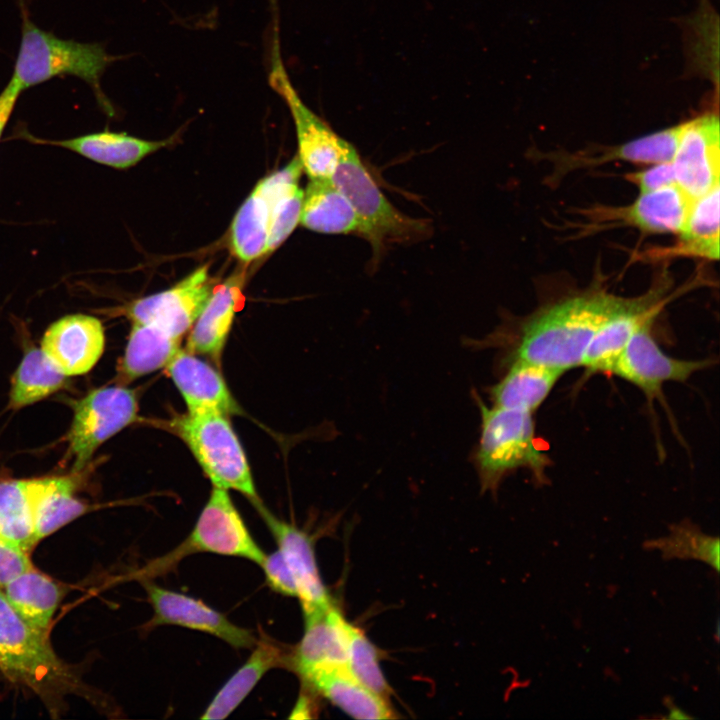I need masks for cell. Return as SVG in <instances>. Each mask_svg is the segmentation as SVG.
Listing matches in <instances>:
<instances>
[{
	"label": "cell",
	"instance_id": "cell-1",
	"mask_svg": "<svg viewBox=\"0 0 720 720\" xmlns=\"http://www.w3.org/2000/svg\"><path fill=\"white\" fill-rule=\"evenodd\" d=\"M622 298L589 290L543 307L514 326H503L473 346L502 347L506 363L526 361L566 372L581 367L588 346Z\"/></svg>",
	"mask_w": 720,
	"mask_h": 720
},
{
	"label": "cell",
	"instance_id": "cell-2",
	"mask_svg": "<svg viewBox=\"0 0 720 720\" xmlns=\"http://www.w3.org/2000/svg\"><path fill=\"white\" fill-rule=\"evenodd\" d=\"M0 670L35 693L51 711L69 694L89 697L87 686L54 652L48 634L30 625L0 589Z\"/></svg>",
	"mask_w": 720,
	"mask_h": 720
},
{
	"label": "cell",
	"instance_id": "cell-3",
	"mask_svg": "<svg viewBox=\"0 0 720 720\" xmlns=\"http://www.w3.org/2000/svg\"><path fill=\"white\" fill-rule=\"evenodd\" d=\"M20 2L21 39L10 80L24 91L55 77L74 76L90 86L104 109H110L100 82L106 69L120 57L109 54L100 43L62 39L37 27Z\"/></svg>",
	"mask_w": 720,
	"mask_h": 720
},
{
	"label": "cell",
	"instance_id": "cell-4",
	"mask_svg": "<svg viewBox=\"0 0 720 720\" xmlns=\"http://www.w3.org/2000/svg\"><path fill=\"white\" fill-rule=\"evenodd\" d=\"M481 414V433L473 460L482 491L496 493L502 480L518 469H527L537 486L549 483L550 457L536 438L533 413L487 407L475 394Z\"/></svg>",
	"mask_w": 720,
	"mask_h": 720
},
{
	"label": "cell",
	"instance_id": "cell-5",
	"mask_svg": "<svg viewBox=\"0 0 720 720\" xmlns=\"http://www.w3.org/2000/svg\"><path fill=\"white\" fill-rule=\"evenodd\" d=\"M330 179L351 203L358 236L370 244L375 262L390 246L414 243L431 234L429 220L406 215L390 202L350 142Z\"/></svg>",
	"mask_w": 720,
	"mask_h": 720
},
{
	"label": "cell",
	"instance_id": "cell-6",
	"mask_svg": "<svg viewBox=\"0 0 720 720\" xmlns=\"http://www.w3.org/2000/svg\"><path fill=\"white\" fill-rule=\"evenodd\" d=\"M195 553L239 557L261 564L265 553L254 540L226 489L213 487L192 531L177 547L154 559L136 575L150 579Z\"/></svg>",
	"mask_w": 720,
	"mask_h": 720
},
{
	"label": "cell",
	"instance_id": "cell-7",
	"mask_svg": "<svg viewBox=\"0 0 720 720\" xmlns=\"http://www.w3.org/2000/svg\"><path fill=\"white\" fill-rule=\"evenodd\" d=\"M171 426L213 487L235 490L252 504L260 501L245 452L228 416L187 412L176 417Z\"/></svg>",
	"mask_w": 720,
	"mask_h": 720
},
{
	"label": "cell",
	"instance_id": "cell-8",
	"mask_svg": "<svg viewBox=\"0 0 720 720\" xmlns=\"http://www.w3.org/2000/svg\"><path fill=\"white\" fill-rule=\"evenodd\" d=\"M138 411L135 391L124 385L100 387L73 402L67 435L72 471L85 470L100 445L138 421Z\"/></svg>",
	"mask_w": 720,
	"mask_h": 720
},
{
	"label": "cell",
	"instance_id": "cell-9",
	"mask_svg": "<svg viewBox=\"0 0 720 720\" xmlns=\"http://www.w3.org/2000/svg\"><path fill=\"white\" fill-rule=\"evenodd\" d=\"M272 46L268 81L286 102L295 124L298 158L311 178H330L348 141L309 109L292 85L281 58L278 30Z\"/></svg>",
	"mask_w": 720,
	"mask_h": 720
},
{
	"label": "cell",
	"instance_id": "cell-10",
	"mask_svg": "<svg viewBox=\"0 0 720 720\" xmlns=\"http://www.w3.org/2000/svg\"><path fill=\"white\" fill-rule=\"evenodd\" d=\"M652 325L650 322L632 335L610 371L641 390L650 404L663 398L665 383H685L713 364L711 359L686 360L666 354L652 335Z\"/></svg>",
	"mask_w": 720,
	"mask_h": 720
},
{
	"label": "cell",
	"instance_id": "cell-11",
	"mask_svg": "<svg viewBox=\"0 0 720 720\" xmlns=\"http://www.w3.org/2000/svg\"><path fill=\"white\" fill-rule=\"evenodd\" d=\"M213 288L209 265L204 264L173 287L125 305L119 314L132 323L152 325L182 339L203 310Z\"/></svg>",
	"mask_w": 720,
	"mask_h": 720
},
{
	"label": "cell",
	"instance_id": "cell-12",
	"mask_svg": "<svg viewBox=\"0 0 720 720\" xmlns=\"http://www.w3.org/2000/svg\"><path fill=\"white\" fill-rule=\"evenodd\" d=\"M677 185L693 201L720 184V124L709 112L683 122L671 160Z\"/></svg>",
	"mask_w": 720,
	"mask_h": 720
},
{
	"label": "cell",
	"instance_id": "cell-13",
	"mask_svg": "<svg viewBox=\"0 0 720 720\" xmlns=\"http://www.w3.org/2000/svg\"><path fill=\"white\" fill-rule=\"evenodd\" d=\"M153 609L149 627L176 625L215 636L236 649L253 648L257 638L252 631L232 623L224 614L199 599L142 580Z\"/></svg>",
	"mask_w": 720,
	"mask_h": 720
},
{
	"label": "cell",
	"instance_id": "cell-14",
	"mask_svg": "<svg viewBox=\"0 0 720 720\" xmlns=\"http://www.w3.org/2000/svg\"><path fill=\"white\" fill-rule=\"evenodd\" d=\"M667 301L665 285L658 284L639 297L622 298L588 346L582 363L586 374L610 373L628 340L644 325L654 322Z\"/></svg>",
	"mask_w": 720,
	"mask_h": 720
},
{
	"label": "cell",
	"instance_id": "cell-15",
	"mask_svg": "<svg viewBox=\"0 0 720 720\" xmlns=\"http://www.w3.org/2000/svg\"><path fill=\"white\" fill-rule=\"evenodd\" d=\"M692 200L677 185L640 193L625 207H598L587 217L589 227L629 225L645 233L679 234L687 218Z\"/></svg>",
	"mask_w": 720,
	"mask_h": 720
},
{
	"label": "cell",
	"instance_id": "cell-16",
	"mask_svg": "<svg viewBox=\"0 0 720 720\" xmlns=\"http://www.w3.org/2000/svg\"><path fill=\"white\" fill-rule=\"evenodd\" d=\"M261 515L296 585L303 614L332 604L315 557L312 537L304 530L273 515L261 501L253 504Z\"/></svg>",
	"mask_w": 720,
	"mask_h": 720
},
{
	"label": "cell",
	"instance_id": "cell-17",
	"mask_svg": "<svg viewBox=\"0 0 720 720\" xmlns=\"http://www.w3.org/2000/svg\"><path fill=\"white\" fill-rule=\"evenodd\" d=\"M40 348L66 376L83 375L104 352L105 329L95 316L65 315L46 329Z\"/></svg>",
	"mask_w": 720,
	"mask_h": 720
},
{
	"label": "cell",
	"instance_id": "cell-18",
	"mask_svg": "<svg viewBox=\"0 0 720 720\" xmlns=\"http://www.w3.org/2000/svg\"><path fill=\"white\" fill-rule=\"evenodd\" d=\"M350 625L333 604L304 614V633L287 667L300 678L319 669L346 667Z\"/></svg>",
	"mask_w": 720,
	"mask_h": 720
},
{
	"label": "cell",
	"instance_id": "cell-19",
	"mask_svg": "<svg viewBox=\"0 0 720 720\" xmlns=\"http://www.w3.org/2000/svg\"><path fill=\"white\" fill-rule=\"evenodd\" d=\"M682 128L683 122L619 145L578 152L549 153L547 158L554 164L553 178L612 161L649 165L671 161Z\"/></svg>",
	"mask_w": 720,
	"mask_h": 720
},
{
	"label": "cell",
	"instance_id": "cell-20",
	"mask_svg": "<svg viewBox=\"0 0 720 720\" xmlns=\"http://www.w3.org/2000/svg\"><path fill=\"white\" fill-rule=\"evenodd\" d=\"M165 370L182 395L188 413L238 415L241 408L220 373L196 354L180 349Z\"/></svg>",
	"mask_w": 720,
	"mask_h": 720
},
{
	"label": "cell",
	"instance_id": "cell-21",
	"mask_svg": "<svg viewBox=\"0 0 720 720\" xmlns=\"http://www.w3.org/2000/svg\"><path fill=\"white\" fill-rule=\"evenodd\" d=\"M244 272L230 275L214 286L212 294L190 329L185 350L210 357L220 364L236 312L244 303Z\"/></svg>",
	"mask_w": 720,
	"mask_h": 720
},
{
	"label": "cell",
	"instance_id": "cell-22",
	"mask_svg": "<svg viewBox=\"0 0 720 720\" xmlns=\"http://www.w3.org/2000/svg\"><path fill=\"white\" fill-rule=\"evenodd\" d=\"M20 136L31 142L70 150L93 162L116 169L132 167L170 142L169 139L149 141L126 133L109 130L62 140L40 139L24 132V130H22Z\"/></svg>",
	"mask_w": 720,
	"mask_h": 720
},
{
	"label": "cell",
	"instance_id": "cell-23",
	"mask_svg": "<svg viewBox=\"0 0 720 720\" xmlns=\"http://www.w3.org/2000/svg\"><path fill=\"white\" fill-rule=\"evenodd\" d=\"M301 679L308 687L353 718L397 717L389 700L362 685L346 667L319 669Z\"/></svg>",
	"mask_w": 720,
	"mask_h": 720
},
{
	"label": "cell",
	"instance_id": "cell-24",
	"mask_svg": "<svg viewBox=\"0 0 720 720\" xmlns=\"http://www.w3.org/2000/svg\"><path fill=\"white\" fill-rule=\"evenodd\" d=\"M245 663L226 681L204 710L201 719L228 717L271 669L288 665L287 654L278 643L261 633Z\"/></svg>",
	"mask_w": 720,
	"mask_h": 720
},
{
	"label": "cell",
	"instance_id": "cell-25",
	"mask_svg": "<svg viewBox=\"0 0 720 720\" xmlns=\"http://www.w3.org/2000/svg\"><path fill=\"white\" fill-rule=\"evenodd\" d=\"M489 388L493 406L533 413L542 405L564 372L536 363L513 361Z\"/></svg>",
	"mask_w": 720,
	"mask_h": 720
},
{
	"label": "cell",
	"instance_id": "cell-26",
	"mask_svg": "<svg viewBox=\"0 0 720 720\" xmlns=\"http://www.w3.org/2000/svg\"><path fill=\"white\" fill-rule=\"evenodd\" d=\"M83 471L37 478L34 533L38 543L86 513L89 505L75 496Z\"/></svg>",
	"mask_w": 720,
	"mask_h": 720
},
{
	"label": "cell",
	"instance_id": "cell-27",
	"mask_svg": "<svg viewBox=\"0 0 720 720\" xmlns=\"http://www.w3.org/2000/svg\"><path fill=\"white\" fill-rule=\"evenodd\" d=\"M305 228L322 234L358 235L356 213L330 178H311L303 189L300 222Z\"/></svg>",
	"mask_w": 720,
	"mask_h": 720
},
{
	"label": "cell",
	"instance_id": "cell-28",
	"mask_svg": "<svg viewBox=\"0 0 720 720\" xmlns=\"http://www.w3.org/2000/svg\"><path fill=\"white\" fill-rule=\"evenodd\" d=\"M181 340L155 326L132 323L117 380L124 385L165 368L181 349Z\"/></svg>",
	"mask_w": 720,
	"mask_h": 720
},
{
	"label": "cell",
	"instance_id": "cell-29",
	"mask_svg": "<svg viewBox=\"0 0 720 720\" xmlns=\"http://www.w3.org/2000/svg\"><path fill=\"white\" fill-rule=\"evenodd\" d=\"M302 164L296 155L288 165L263 178L270 199L268 253L277 249L300 222L303 189Z\"/></svg>",
	"mask_w": 720,
	"mask_h": 720
},
{
	"label": "cell",
	"instance_id": "cell-30",
	"mask_svg": "<svg viewBox=\"0 0 720 720\" xmlns=\"http://www.w3.org/2000/svg\"><path fill=\"white\" fill-rule=\"evenodd\" d=\"M270 216V199L261 179L238 209L231 225L230 248L243 264L268 254Z\"/></svg>",
	"mask_w": 720,
	"mask_h": 720
},
{
	"label": "cell",
	"instance_id": "cell-31",
	"mask_svg": "<svg viewBox=\"0 0 720 720\" xmlns=\"http://www.w3.org/2000/svg\"><path fill=\"white\" fill-rule=\"evenodd\" d=\"M12 607L33 627L48 633L63 588L45 574L31 568L3 587Z\"/></svg>",
	"mask_w": 720,
	"mask_h": 720
},
{
	"label": "cell",
	"instance_id": "cell-32",
	"mask_svg": "<svg viewBox=\"0 0 720 720\" xmlns=\"http://www.w3.org/2000/svg\"><path fill=\"white\" fill-rule=\"evenodd\" d=\"M37 479L0 481V537L28 552L37 544L34 508Z\"/></svg>",
	"mask_w": 720,
	"mask_h": 720
},
{
	"label": "cell",
	"instance_id": "cell-33",
	"mask_svg": "<svg viewBox=\"0 0 720 720\" xmlns=\"http://www.w3.org/2000/svg\"><path fill=\"white\" fill-rule=\"evenodd\" d=\"M720 184L691 203L679 235V243L672 249L675 255L696 256L708 260L719 258L720 242Z\"/></svg>",
	"mask_w": 720,
	"mask_h": 720
},
{
	"label": "cell",
	"instance_id": "cell-34",
	"mask_svg": "<svg viewBox=\"0 0 720 720\" xmlns=\"http://www.w3.org/2000/svg\"><path fill=\"white\" fill-rule=\"evenodd\" d=\"M66 376L41 348H30L11 378L8 407L18 410L65 388Z\"/></svg>",
	"mask_w": 720,
	"mask_h": 720
},
{
	"label": "cell",
	"instance_id": "cell-35",
	"mask_svg": "<svg viewBox=\"0 0 720 720\" xmlns=\"http://www.w3.org/2000/svg\"><path fill=\"white\" fill-rule=\"evenodd\" d=\"M669 535L644 542L643 547L659 550L665 560H700L716 572L720 568V542L717 536L704 534L690 520L669 527Z\"/></svg>",
	"mask_w": 720,
	"mask_h": 720
},
{
	"label": "cell",
	"instance_id": "cell-36",
	"mask_svg": "<svg viewBox=\"0 0 720 720\" xmlns=\"http://www.w3.org/2000/svg\"><path fill=\"white\" fill-rule=\"evenodd\" d=\"M378 648L357 627L350 625L346 669L362 685L389 700L392 689L380 667Z\"/></svg>",
	"mask_w": 720,
	"mask_h": 720
},
{
	"label": "cell",
	"instance_id": "cell-37",
	"mask_svg": "<svg viewBox=\"0 0 720 720\" xmlns=\"http://www.w3.org/2000/svg\"><path fill=\"white\" fill-rule=\"evenodd\" d=\"M624 176L638 188L640 193L652 192L677 184L671 161L651 164L646 169L627 173Z\"/></svg>",
	"mask_w": 720,
	"mask_h": 720
},
{
	"label": "cell",
	"instance_id": "cell-38",
	"mask_svg": "<svg viewBox=\"0 0 720 720\" xmlns=\"http://www.w3.org/2000/svg\"><path fill=\"white\" fill-rule=\"evenodd\" d=\"M260 566L264 572L265 582L272 591L284 596L297 597L294 579L278 550L265 555Z\"/></svg>",
	"mask_w": 720,
	"mask_h": 720
},
{
	"label": "cell",
	"instance_id": "cell-39",
	"mask_svg": "<svg viewBox=\"0 0 720 720\" xmlns=\"http://www.w3.org/2000/svg\"><path fill=\"white\" fill-rule=\"evenodd\" d=\"M31 568L27 553L0 537V587Z\"/></svg>",
	"mask_w": 720,
	"mask_h": 720
},
{
	"label": "cell",
	"instance_id": "cell-40",
	"mask_svg": "<svg viewBox=\"0 0 720 720\" xmlns=\"http://www.w3.org/2000/svg\"><path fill=\"white\" fill-rule=\"evenodd\" d=\"M21 90L10 80L0 93V139L16 106Z\"/></svg>",
	"mask_w": 720,
	"mask_h": 720
},
{
	"label": "cell",
	"instance_id": "cell-41",
	"mask_svg": "<svg viewBox=\"0 0 720 720\" xmlns=\"http://www.w3.org/2000/svg\"><path fill=\"white\" fill-rule=\"evenodd\" d=\"M664 703L668 708V715L664 716L665 719H693L692 716L687 714L682 709L678 708L670 697L664 699Z\"/></svg>",
	"mask_w": 720,
	"mask_h": 720
},
{
	"label": "cell",
	"instance_id": "cell-42",
	"mask_svg": "<svg viewBox=\"0 0 720 720\" xmlns=\"http://www.w3.org/2000/svg\"><path fill=\"white\" fill-rule=\"evenodd\" d=\"M4 540V539H3Z\"/></svg>",
	"mask_w": 720,
	"mask_h": 720
}]
</instances>
